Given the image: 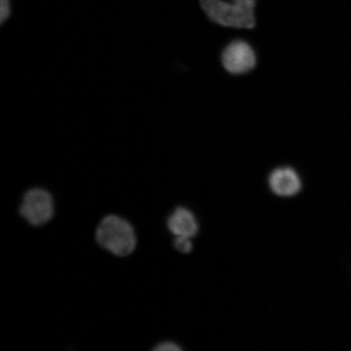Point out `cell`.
<instances>
[{"label":"cell","instance_id":"cell-1","mask_svg":"<svg viewBox=\"0 0 351 351\" xmlns=\"http://www.w3.org/2000/svg\"><path fill=\"white\" fill-rule=\"evenodd\" d=\"M256 0H200L210 21L226 27L252 29L256 25L254 8Z\"/></svg>","mask_w":351,"mask_h":351},{"label":"cell","instance_id":"cell-2","mask_svg":"<svg viewBox=\"0 0 351 351\" xmlns=\"http://www.w3.org/2000/svg\"><path fill=\"white\" fill-rule=\"evenodd\" d=\"M96 240L101 247L117 256H127L134 251L137 238L133 226L120 217L109 215L96 230Z\"/></svg>","mask_w":351,"mask_h":351},{"label":"cell","instance_id":"cell-3","mask_svg":"<svg viewBox=\"0 0 351 351\" xmlns=\"http://www.w3.org/2000/svg\"><path fill=\"white\" fill-rule=\"evenodd\" d=\"M20 213L33 226H42L49 222L54 215V202L49 192L34 188L25 193Z\"/></svg>","mask_w":351,"mask_h":351},{"label":"cell","instance_id":"cell-4","mask_svg":"<svg viewBox=\"0 0 351 351\" xmlns=\"http://www.w3.org/2000/svg\"><path fill=\"white\" fill-rule=\"evenodd\" d=\"M221 61L227 72L234 75H241L251 72L256 67L257 57L248 43L235 40L223 51Z\"/></svg>","mask_w":351,"mask_h":351},{"label":"cell","instance_id":"cell-5","mask_svg":"<svg viewBox=\"0 0 351 351\" xmlns=\"http://www.w3.org/2000/svg\"><path fill=\"white\" fill-rule=\"evenodd\" d=\"M269 186L276 195L288 197L297 195L301 190L302 183L295 169L280 167L270 174Z\"/></svg>","mask_w":351,"mask_h":351},{"label":"cell","instance_id":"cell-6","mask_svg":"<svg viewBox=\"0 0 351 351\" xmlns=\"http://www.w3.org/2000/svg\"><path fill=\"white\" fill-rule=\"evenodd\" d=\"M168 227L176 236L186 237V238L195 236L199 229L194 215L184 208L176 209L171 215L168 219Z\"/></svg>","mask_w":351,"mask_h":351},{"label":"cell","instance_id":"cell-7","mask_svg":"<svg viewBox=\"0 0 351 351\" xmlns=\"http://www.w3.org/2000/svg\"><path fill=\"white\" fill-rule=\"evenodd\" d=\"M190 238L186 237L178 236V238L174 241V247L182 253H189L191 251L192 244Z\"/></svg>","mask_w":351,"mask_h":351},{"label":"cell","instance_id":"cell-8","mask_svg":"<svg viewBox=\"0 0 351 351\" xmlns=\"http://www.w3.org/2000/svg\"><path fill=\"white\" fill-rule=\"evenodd\" d=\"M11 14L10 0H0V21L3 24Z\"/></svg>","mask_w":351,"mask_h":351},{"label":"cell","instance_id":"cell-9","mask_svg":"<svg viewBox=\"0 0 351 351\" xmlns=\"http://www.w3.org/2000/svg\"><path fill=\"white\" fill-rule=\"evenodd\" d=\"M154 350L158 351H178L181 350L182 348H179L177 344L173 343V342L166 341L156 346Z\"/></svg>","mask_w":351,"mask_h":351}]
</instances>
